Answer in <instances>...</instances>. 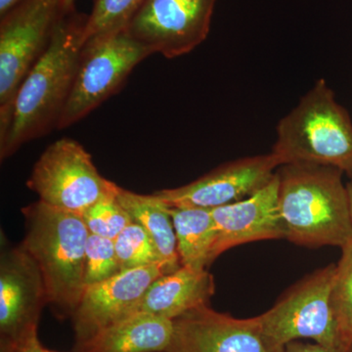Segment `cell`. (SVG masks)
Segmentation results:
<instances>
[{
  "label": "cell",
  "instance_id": "4",
  "mask_svg": "<svg viewBox=\"0 0 352 352\" xmlns=\"http://www.w3.org/2000/svg\"><path fill=\"white\" fill-rule=\"evenodd\" d=\"M272 152L281 166H332L352 178V122L325 80H318L280 120Z\"/></svg>",
  "mask_w": 352,
  "mask_h": 352
},
{
  "label": "cell",
  "instance_id": "26",
  "mask_svg": "<svg viewBox=\"0 0 352 352\" xmlns=\"http://www.w3.org/2000/svg\"><path fill=\"white\" fill-rule=\"evenodd\" d=\"M24 0H0V17L6 15L7 12L17 6L21 2Z\"/></svg>",
  "mask_w": 352,
  "mask_h": 352
},
{
  "label": "cell",
  "instance_id": "22",
  "mask_svg": "<svg viewBox=\"0 0 352 352\" xmlns=\"http://www.w3.org/2000/svg\"><path fill=\"white\" fill-rule=\"evenodd\" d=\"M122 271L115 240L89 233L85 247V287L106 281Z\"/></svg>",
  "mask_w": 352,
  "mask_h": 352
},
{
  "label": "cell",
  "instance_id": "14",
  "mask_svg": "<svg viewBox=\"0 0 352 352\" xmlns=\"http://www.w3.org/2000/svg\"><path fill=\"white\" fill-rule=\"evenodd\" d=\"M277 173L263 189L244 200L212 208L217 241L214 259L236 245L286 238L278 203Z\"/></svg>",
  "mask_w": 352,
  "mask_h": 352
},
{
  "label": "cell",
  "instance_id": "9",
  "mask_svg": "<svg viewBox=\"0 0 352 352\" xmlns=\"http://www.w3.org/2000/svg\"><path fill=\"white\" fill-rule=\"evenodd\" d=\"M217 0H143L126 25L132 38L168 59L188 54L210 32Z\"/></svg>",
  "mask_w": 352,
  "mask_h": 352
},
{
  "label": "cell",
  "instance_id": "10",
  "mask_svg": "<svg viewBox=\"0 0 352 352\" xmlns=\"http://www.w3.org/2000/svg\"><path fill=\"white\" fill-rule=\"evenodd\" d=\"M164 263L122 271L106 281L85 287L72 315L75 351L113 324L138 314L150 286L168 274Z\"/></svg>",
  "mask_w": 352,
  "mask_h": 352
},
{
  "label": "cell",
  "instance_id": "15",
  "mask_svg": "<svg viewBox=\"0 0 352 352\" xmlns=\"http://www.w3.org/2000/svg\"><path fill=\"white\" fill-rule=\"evenodd\" d=\"M214 291V277L208 270L182 265L150 286L139 312L175 320L190 310L207 305Z\"/></svg>",
  "mask_w": 352,
  "mask_h": 352
},
{
  "label": "cell",
  "instance_id": "7",
  "mask_svg": "<svg viewBox=\"0 0 352 352\" xmlns=\"http://www.w3.org/2000/svg\"><path fill=\"white\" fill-rule=\"evenodd\" d=\"M27 186L38 194L39 201L82 217L118 189L116 183L99 173L91 155L71 138L59 139L46 148L34 164Z\"/></svg>",
  "mask_w": 352,
  "mask_h": 352
},
{
  "label": "cell",
  "instance_id": "20",
  "mask_svg": "<svg viewBox=\"0 0 352 352\" xmlns=\"http://www.w3.org/2000/svg\"><path fill=\"white\" fill-rule=\"evenodd\" d=\"M143 0H94L88 15L83 44L89 39L126 30Z\"/></svg>",
  "mask_w": 352,
  "mask_h": 352
},
{
  "label": "cell",
  "instance_id": "25",
  "mask_svg": "<svg viewBox=\"0 0 352 352\" xmlns=\"http://www.w3.org/2000/svg\"><path fill=\"white\" fill-rule=\"evenodd\" d=\"M44 351L45 349L39 342L38 332L32 333L19 347H17L18 352H44Z\"/></svg>",
  "mask_w": 352,
  "mask_h": 352
},
{
  "label": "cell",
  "instance_id": "12",
  "mask_svg": "<svg viewBox=\"0 0 352 352\" xmlns=\"http://www.w3.org/2000/svg\"><path fill=\"white\" fill-rule=\"evenodd\" d=\"M280 166L273 153L245 157L220 164L188 184L160 190L154 195L168 207L212 210L254 195L274 178Z\"/></svg>",
  "mask_w": 352,
  "mask_h": 352
},
{
  "label": "cell",
  "instance_id": "16",
  "mask_svg": "<svg viewBox=\"0 0 352 352\" xmlns=\"http://www.w3.org/2000/svg\"><path fill=\"white\" fill-rule=\"evenodd\" d=\"M173 333V320L138 312L102 331L76 352H166Z\"/></svg>",
  "mask_w": 352,
  "mask_h": 352
},
{
  "label": "cell",
  "instance_id": "1",
  "mask_svg": "<svg viewBox=\"0 0 352 352\" xmlns=\"http://www.w3.org/2000/svg\"><path fill=\"white\" fill-rule=\"evenodd\" d=\"M87 19L74 9L58 21L48 47L23 80L6 122L0 124L1 161L57 129L73 87Z\"/></svg>",
  "mask_w": 352,
  "mask_h": 352
},
{
  "label": "cell",
  "instance_id": "23",
  "mask_svg": "<svg viewBox=\"0 0 352 352\" xmlns=\"http://www.w3.org/2000/svg\"><path fill=\"white\" fill-rule=\"evenodd\" d=\"M82 219L90 234L112 240L133 222L131 215L118 201L117 192L101 199L88 208L82 214Z\"/></svg>",
  "mask_w": 352,
  "mask_h": 352
},
{
  "label": "cell",
  "instance_id": "30",
  "mask_svg": "<svg viewBox=\"0 0 352 352\" xmlns=\"http://www.w3.org/2000/svg\"><path fill=\"white\" fill-rule=\"evenodd\" d=\"M44 352H59V351H50V349H45V351H44Z\"/></svg>",
  "mask_w": 352,
  "mask_h": 352
},
{
  "label": "cell",
  "instance_id": "28",
  "mask_svg": "<svg viewBox=\"0 0 352 352\" xmlns=\"http://www.w3.org/2000/svg\"><path fill=\"white\" fill-rule=\"evenodd\" d=\"M75 1L76 0H62V6H63L65 12H69V11L76 9Z\"/></svg>",
  "mask_w": 352,
  "mask_h": 352
},
{
  "label": "cell",
  "instance_id": "13",
  "mask_svg": "<svg viewBox=\"0 0 352 352\" xmlns=\"http://www.w3.org/2000/svg\"><path fill=\"white\" fill-rule=\"evenodd\" d=\"M166 352H273L266 344L258 317L234 318L203 305L173 320Z\"/></svg>",
  "mask_w": 352,
  "mask_h": 352
},
{
  "label": "cell",
  "instance_id": "18",
  "mask_svg": "<svg viewBox=\"0 0 352 352\" xmlns=\"http://www.w3.org/2000/svg\"><path fill=\"white\" fill-rule=\"evenodd\" d=\"M177 251L182 265L207 270L214 263L217 228L212 210L201 208H170Z\"/></svg>",
  "mask_w": 352,
  "mask_h": 352
},
{
  "label": "cell",
  "instance_id": "21",
  "mask_svg": "<svg viewBox=\"0 0 352 352\" xmlns=\"http://www.w3.org/2000/svg\"><path fill=\"white\" fill-rule=\"evenodd\" d=\"M115 245L122 271L157 263L166 266L151 237L135 222L127 226L116 238Z\"/></svg>",
  "mask_w": 352,
  "mask_h": 352
},
{
  "label": "cell",
  "instance_id": "27",
  "mask_svg": "<svg viewBox=\"0 0 352 352\" xmlns=\"http://www.w3.org/2000/svg\"><path fill=\"white\" fill-rule=\"evenodd\" d=\"M0 352H18L17 346L10 340L0 338Z\"/></svg>",
  "mask_w": 352,
  "mask_h": 352
},
{
  "label": "cell",
  "instance_id": "24",
  "mask_svg": "<svg viewBox=\"0 0 352 352\" xmlns=\"http://www.w3.org/2000/svg\"><path fill=\"white\" fill-rule=\"evenodd\" d=\"M281 352H352L349 347H330L316 344H305V342H292L285 346Z\"/></svg>",
  "mask_w": 352,
  "mask_h": 352
},
{
  "label": "cell",
  "instance_id": "8",
  "mask_svg": "<svg viewBox=\"0 0 352 352\" xmlns=\"http://www.w3.org/2000/svg\"><path fill=\"white\" fill-rule=\"evenodd\" d=\"M64 13L62 0H24L0 17V124Z\"/></svg>",
  "mask_w": 352,
  "mask_h": 352
},
{
  "label": "cell",
  "instance_id": "3",
  "mask_svg": "<svg viewBox=\"0 0 352 352\" xmlns=\"http://www.w3.org/2000/svg\"><path fill=\"white\" fill-rule=\"evenodd\" d=\"M22 247L38 263L48 305L59 317H71L85 285V247L89 231L82 215L38 201L22 208Z\"/></svg>",
  "mask_w": 352,
  "mask_h": 352
},
{
  "label": "cell",
  "instance_id": "29",
  "mask_svg": "<svg viewBox=\"0 0 352 352\" xmlns=\"http://www.w3.org/2000/svg\"><path fill=\"white\" fill-rule=\"evenodd\" d=\"M347 194H349V206H351V212L352 217V178L351 182L346 184Z\"/></svg>",
  "mask_w": 352,
  "mask_h": 352
},
{
  "label": "cell",
  "instance_id": "6",
  "mask_svg": "<svg viewBox=\"0 0 352 352\" xmlns=\"http://www.w3.org/2000/svg\"><path fill=\"white\" fill-rule=\"evenodd\" d=\"M152 51L126 32H111L82 45L73 87L57 129L80 122L122 87L127 76Z\"/></svg>",
  "mask_w": 352,
  "mask_h": 352
},
{
  "label": "cell",
  "instance_id": "5",
  "mask_svg": "<svg viewBox=\"0 0 352 352\" xmlns=\"http://www.w3.org/2000/svg\"><path fill=\"white\" fill-rule=\"evenodd\" d=\"M336 265L330 264L289 288L258 320L266 344L281 352L289 342L309 339L330 347H349L331 302Z\"/></svg>",
  "mask_w": 352,
  "mask_h": 352
},
{
  "label": "cell",
  "instance_id": "2",
  "mask_svg": "<svg viewBox=\"0 0 352 352\" xmlns=\"http://www.w3.org/2000/svg\"><path fill=\"white\" fill-rule=\"evenodd\" d=\"M278 203L286 238L308 248H342L352 235V217L342 173L314 164L277 170Z\"/></svg>",
  "mask_w": 352,
  "mask_h": 352
},
{
  "label": "cell",
  "instance_id": "17",
  "mask_svg": "<svg viewBox=\"0 0 352 352\" xmlns=\"http://www.w3.org/2000/svg\"><path fill=\"white\" fill-rule=\"evenodd\" d=\"M120 205L151 237L170 273L182 266L173 219L166 204L152 195H141L118 187Z\"/></svg>",
  "mask_w": 352,
  "mask_h": 352
},
{
  "label": "cell",
  "instance_id": "11",
  "mask_svg": "<svg viewBox=\"0 0 352 352\" xmlns=\"http://www.w3.org/2000/svg\"><path fill=\"white\" fill-rule=\"evenodd\" d=\"M0 252V338L19 347L38 332L39 318L48 305L41 271L22 245H11L1 236Z\"/></svg>",
  "mask_w": 352,
  "mask_h": 352
},
{
  "label": "cell",
  "instance_id": "19",
  "mask_svg": "<svg viewBox=\"0 0 352 352\" xmlns=\"http://www.w3.org/2000/svg\"><path fill=\"white\" fill-rule=\"evenodd\" d=\"M331 302L344 342L352 347V235L336 265Z\"/></svg>",
  "mask_w": 352,
  "mask_h": 352
}]
</instances>
